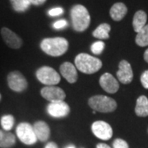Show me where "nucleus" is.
Returning a JSON list of instances; mask_svg holds the SVG:
<instances>
[{
  "label": "nucleus",
  "mask_w": 148,
  "mask_h": 148,
  "mask_svg": "<svg viewBox=\"0 0 148 148\" xmlns=\"http://www.w3.org/2000/svg\"><path fill=\"white\" fill-rule=\"evenodd\" d=\"M40 49L47 55L52 57H59L68 51L69 43L64 37L45 38L40 42Z\"/></svg>",
  "instance_id": "obj_1"
},
{
  "label": "nucleus",
  "mask_w": 148,
  "mask_h": 148,
  "mask_svg": "<svg viewBox=\"0 0 148 148\" xmlns=\"http://www.w3.org/2000/svg\"><path fill=\"white\" fill-rule=\"evenodd\" d=\"M77 69L85 74H94L97 73L103 66L100 58L86 53H78L74 59Z\"/></svg>",
  "instance_id": "obj_2"
},
{
  "label": "nucleus",
  "mask_w": 148,
  "mask_h": 148,
  "mask_svg": "<svg viewBox=\"0 0 148 148\" xmlns=\"http://www.w3.org/2000/svg\"><path fill=\"white\" fill-rule=\"evenodd\" d=\"M72 26L75 32H85L90 23V16L86 8L81 4L74 5L70 11Z\"/></svg>",
  "instance_id": "obj_3"
},
{
  "label": "nucleus",
  "mask_w": 148,
  "mask_h": 148,
  "mask_svg": "<svg viewBox=\"0 0 148 148\" xmlns=\"http://www.w3.org/2000/svg\"><path fill=\"white\" fill-rule=\"evenodd\" d=\"M88 106L95 112L111 113L117 109V102L114 99L109 96L96 95L89 98Z\"/></svg>",
  "instance_id": "obj_4"
},
{
  "label": "nucleus",
  "mask_w": 148,
  "mask_h": 148,
  "mask_svg": "<svg viewBox=\"0 0 148 148\" xmlns=\"http://www.w3.org/2000/svg\"><path fill=\"white\" fill-rule=\"evenodd\" d=\"M36 77L40 83L45 86H56L61 80L59 73L49 66H42L39 68L36 72Z\"/></svg>",
  "instance_id": "obj_5"
},
{
  "label": "nucleus",
  "mask_w": 148,
  "mask_h": 148,
  "mask_svg": "<svg viewBox=\"0 0 148 148\" xmlns=\"http://www.w3.org/2000/svg\"><path fill=\"white\" fill-rule=\"evenodd\" d=\"M16 134L17 138L21 143L27 146H32L38 141L33 128V125L27 122L20 123L16 126Z\"/></svg>",
  "instance_id": "obj_6"
},
{
  "label": "nucleus",
  "mask_w": 148,
  "mask_h": 148,
  "mask_svg": "<svg viewBox=\"0 0 148 148\" xmlns=\"http://www.w3.org/2000/svg\"><path fill=\"white\" fill-rule=\"evenodd\" d=\"M7 83L11 90L16 93H21L28 87L27 78L19 71H12L8 74Z\"/></svg>",
  "instance_id": "obj_7"
},
{
  "label": "nucleus",
  "mask_w": 148,
  "mask_h": 148,
  "mask_svg": "<svg viewBox=\"0 0 148 148\" xmlns=\"http://www.w3.org/2000/svg\"><path fill=\"white\" fill-rule=\"evenodd\" d=\"M40 95L49 103L63 101L66 98V93L62 88L55 86H46L40 90Z\"/></svg>",
  "instance_id": "obj_8"
},
{
  "label": "nucleus",
  "mask_w": 148,
  "mask_h": 148,
  "mask_svg": "<svg viewBox=\"0 0 148 148\" xmlns=\"http://www.w3.org/2000/svg\"><path fill=\"white\" fill-rule=\"evenodd\" d=\"M91 131L96 138L103 141L110 140L113 137V129L110 124L102 120L94 122L91 124Z\"/></svg>",
  "instance_id": "obj_9"
},
{
  "label": "nucleus",
  "mask_w": 148,
  "mask_h": 148,
  "mask_svg": "<svg viewBox=\"0 0 148 148\" xmlns=\"http://www.w3.org/2000/svg\"><path fill=\"white\" fill-rule=\"evenodd\" d=\"M46 110H47L48 114L52 118L62 119V118L67 117L69 114L70 106L64 101L53 102L48 105Z\"/></svg>",
  "instance_id": "obj_10"
},
{
  "label": "nucleus",
  "mask_w": 148,
  "mask_h": 148,
  "mask_svg": "<svg viewBox=\"0 0 148 148\" xmlns=\"http://www.w3.org/2000/svg\"><path fill=\"white\" fill-rule=\"evenodd\" d=\"M1 36L8 47L12 49H18L23 45L21 37L8 27H4L1 28Z\"/></svg>",
  "instance_id": "obj_11"
},
{
  "label": "nucleus",
  "mask_w": 148,
  "mask_h": 148,
  "mask_svg": "<svg viewBox=\"0 0 148 148\" xmlns=\"http://www.w3.org/2000/svg\"><path fill=\"white\" fill-rule=\"evenodd\" d=\"M99 83L101 88L110 94H114L119 89L118 80L110 73L102 74L99 80Z\"/></svg>",
  "instance_id": "obj_12"
},
{
  "label": "nucleus",
  "mask_w": 148,
  "mask_h": 148,
  "mask_svg": "<svg viewBox=\"0 0 148 148\" xmlns=\"http://www.w3.org/2000/svg\"><path fill=\"white\" fill-rule=\"evenodd\" d=\"M118 80L123 84H129L133 79V72H132L131 64L127 60L123 59L119 64V70L117 71Z\"/></svg>",
  "instance_id": "obj_13"
},
{
  "label": "nucleus",
  "mask_w": 148,
  "mask_h": 148,
  "mask_svg": "<svg viewBox=\"0 0 148 148\" xmlns=\"http://www.w3.org/2000/svg\"><path fill=\"white\" fill-rule=\"evenodd\" d=\"M59 71L60 74L63 76V77L65 80L73 84L75 83L77 78H78V73H77V69L76 66L70 62H64L59 67Z\"/></svg>",
  "instance_id": "obj_14"
},
{
  "label": "nucleus",
  "mask_w": 148,
  "mask_h": 148,
  "mask_svg": "<svg viewBox=\"0 0 148 148\" xmlns=\"http://www.w3.org/2000/svg\"><path fill=\"white\" fill-rule=\"evenodd\" d=\"M47 0H10L12 9L19 13L27 12L31 6H41Z\"/></svg>",
  "instance_id": "obj_15"
},
{
  "label": "nucleus",
  "mask_w": 148,
  "mask_h": 148,
  "mask_svg": "<svg viewBox=\"0 0 148 148\" xmlns=\"http://www.w3.org/2000/svg\"><path fill=\"white\" fill-rule=\"evenodd\" d=\"M33 128L36 133L37 140L42 143L46 142L50 137V128L45 121L42 120L36 121L33 125Z\"/></svg>",
  "instance_id": "obj_16"
},
{
  "label": "nucleus",
  "mask_w": 148,
  "mask_h": 148,
  "mask_svg": "<svg viewBox=\"0 0 148 148\" xmlns=\"http://www.w3.org/2000/svg\"><path fill=\"white\" fill-rule=\"evenodd\" d=\"M127 8L123 3H116L111 7L110 15L114 21H119L126 16Z\"/></svg>",
  "instance_id": "obj_17"
},
{
  "label": "nucleus",
  "mask_w": 148,
  "mask_h": 148,
  "mask_svg": "<svg viewBox=\"0 0 148 148\" xmlns=\"http://www.w3.org/2000/svg\"><path fill=\"white\" fill-rule=\"evenodd\" d=\"M147 20V13L143 10L138 11L134 14L133 19H132V27H133L134 32L137 33L140 32L143 27L146 26Z\"/></svg>",
  "instance_id": "obj_18"
},
{
  "label": "nucleus",
  "mask_w": 148,
  "mask_h": 148,
  "mask_svg": "<svg viewBox=\"0 0 148 148\" xmlns=\"http://www.w3.org/2000/svg\"><path fill=\"white\" fill-rule=\"evenodd\" d=\"M16 144V136L10 132L0 130V148H11Z\"/></svg>",
  "instance_id": "obj_19"
},
{
  "label": "nucleus",
  "mask_w": 148,
  "mask_h": 148,
  "mask_svg": "<svg viewBox=\"0 0 148 148\" xmlns=\"http://www.w3.org/2000/svg\"><path fill=\"white\" fill-rule=\"evenodd\" d=\"M135 114L138 117L148 116V98L146 95H141L138 98L135 106Z\"/></svg>",
  "instance_id": "obj_20"
},
{
  "label": "nucleus",
  "mask_w": 148,
  "mask_h": 148,
  "mask_svg": "<svg viewBox=\"0 0 148 148\" xmlns=\"http://www.w3.org/2000/svg\"><path fill=\"white\" fill-rule=\"evenodd\" d=\"M111 27L108 23H102L96 27L94 32H92V36L99 40H107L110 38V32Z\"/></svg>",
  "instance_id": "obj_21"
},
{
  "label": "nucleus",
  "mask_w": 148,
  "mask_h": 148,
  "mask_svg": "<svg viewBox=\"0 0 148 148\" xmlns=\"http://www.w3.org/2000/svg\"><path fill=\"white\" fill-rule=\"evenodd\" d=\"M135 42L140 47H145L148 45V25H146L140 32L137 33Z\"/></svg>",
  "instance_id": "obj_22"
},
{
  "label": "nucleus",
  "mask_w": 148,
  "mask_h": 148,
  "mask_svg": "<svg viewBox=\"0 0 148 148\" xmlns=\"http://www.w3.org/2000/svg\"><path fill=\"white\" fill-rule=\"evenodd\" d=\"M0 123L3 130L10 132L15 124V118L12 114H4L0 119Z\"/></svg>",
  "instance_id": "obj_23"
},
{
  "label": "nucleus",
  "mask_w": 148,
  "mask_h": 148,
  "mask_svg": "<svg viewBox=\"0 0 148 148\" xmlns=\"http://www.w3.org/2000/svg\"><path fill=\"white\" fill-rule=\"evenodd\" d=\"M105 47H106L105 42L102 41V40H98V41H95V42H94L91 45L90 50L95 55H99V54L102 53V52L104 51Z\"/></svg>",
  "instance_id": "obj_24"
},
{
  "label": "nucleus",
  "mask_w": 148,
  "mask_h": 148,
  "mask_svg": "<svg viewBox=\"0 0 148 148\" xmlns=\"http://www.w3.org/2000/svg\"><path fill=\"white\" fill-rule=\"evenodd\" d=\"M113 148H129V146L125 140L117 138L113 143Z\"/></svg>",
  "instance_id": "obj_25"
},
{
  "label": "nucleus",
  "mask_w": 148,
  "mask_h": 148,
  "mask_svg": "<svg viewBox=\"0 0 148 148\" xmlns=\"http://www.w3.org/2000/svg\"><path fill=\"white\" fill-rule=\"evenodd\" d=\"M69 26V22L66 21L65 19H60L58 21H55L53 23V29L55 30H61V29H64Z\"/></svg>",
  "instance_id": "obj_26"
},
{
  "label": "nucleus",
  "mask_w": 148,
  "mask_h": 148,
  "mask_svg": "<svg viewBox=\"0 0 148 148\" xmlns=\"http://www.w3.org/2000/svg\"><path fill=\"white\" fill-rule=\"evenodd\" d=\"M64 12V10L63 8H60V7H56V8H51L50 10L48 12V14L49 16H57L62 15Z\"/></svg>",
  "instance_id": "obj_27"
},
{
  "label": "nucleus",
  "mask_w": 148,
  "mask_h": 148,
  "mask_svg": "<svg viewBox=\"0 0 148 148\" xmlns=\"http://www.w3.org/2000/svg\"><path fill=\"white\" fill-rule=\"evenodd\" d=\"M141 83L145 89H148V70L143 72L141 75Z\"/></svg>",
  "instance_id": "obj_28"
},
{
  "label": "nucleus",
  "mask_w": 148,
  "mask_h": 148,
  "mask_svg": "<svg viewBox=\"0 0 148 148\" xmlns=\"http://www.w3.org/2000/svg\"><path fill=\"white\" fill-rule=\"evenodd\" d=\"M45 148H58V145L55 143H53V142H49V143H48L47 144L45 145Z\"/></svg>",
  "instance_id": "obj_29"
},
{
  "label": "nucleus",
  "mask_w": 148,
  "mask_h": 148,
  "mask_svg": "<svg viewBox=\"0 0 148 148\" xmlns=\"http://www.w3.org/2000/svg\"><path fill=\"white\" fill-rule=\"evenodd\" d=\"M95 148H111L109 145H107L106 143H98L96 145Z\"/></svg>",
  "instance_id": "obj_30"
},
{
  "label": "nucleus",
  "mask_w": 148,
  "mask_h": 148,
  "mask_svg": "<svg viewBox=\"0 0 148 148\" xmlns=\"http://www.w3.org/2000/svg\"><path fill=\"white\" fill-rule=\"evenodd\" d=\"M143 57H144L145 61H146V62L148 64V49L146 50V51H145V53H144V56H143Z\"/></svg>",
  "instance_id": "obj_31"
},
{
  "label": "nucleus",
  "mask_w": 148,
  "mask_h": 148,
  "mask_svg": "<svg viewBox=\"0 0 148 148\" xmlns=\"http://www.w3.org/2000/svg\"><path fill=\"white\" fill-rule=\"evenodd\" d=\"M66 148H76V147H75V146H73V145H69V146H68Z\"/></svg>",
  "instance_id": "obj_32"
},
{
  "label": "nucleus",
  "mask_w": 148,
  "mask_h": 148,
  "mask_svg": "<svg viewBox=\"0 0 148 148\" xmlns=\"http://www.w3.org/2000/svg\"><path fill=\"white\" fill-rule=\"evenodd\" d=\"M1 99H2V95H1V94H0V101H1Z\"/></svg>",
  "instance_id": "obj_33"
},
{
  "label": "nucleus",
  "mask_w": 148,
  "mask_h": 148,
  "mask_svg": "<svg viewBox=\"0 0 148 148\" xmlns=\"http://www.w3.org/2000/svg\"><path fill=\"white\" fill-rule=\"evenodd\" d=\"M82 148H83V147H82Z\"/></svg>",
  "instance_id": "obj_34"
}]
</instances>
